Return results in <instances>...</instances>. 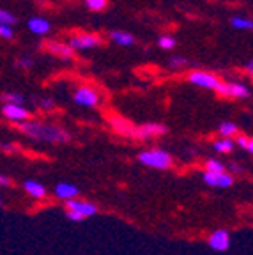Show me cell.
Wrapping results in <instances>:
<instances>
[{
    "instance_id": "7c38bea8",
    "label": "cell",
    "mask_w": 253,
    "mask_h": 255,
    "mask_svg": "<svg viewBox=\"0 0 253 255\" xmlns=\"http://www.w3.org/2000/svg\"><path fill=\"white\" fill-rule=\"evenodd\" d=\"M44 46H48V50H50L53 55L60 57V59H73V55H75V50H73L69 44L59 43V41H48Z\"/></svg>"
},
{
    "instance_id": "8fae6325",
    "label": "cell",
    "mask_w": 253,
    "mask_h": 255,
    "mask_svg": "<svg viewBox=\"0 0 253 255\" xmlns=\"http://www.w3.org/2000/svg\"><path fill=\"white\" fill-rule=\"evenodd\" d=\"M166 133V128L163 124H154V123H149V124H143L140 126L134 135L140 136V138H149V136H159V135H165Z\"/></svg>"
},
{
    "instance_id": "ba28073f",
    "label": "cell",
    "mask_w": 253,
    "mask_h": 255,
    "mask_svg": "<svg viewBox=\"0 0 253 255\" xmlns=\"http://www.w3.org/2000/svg\"><path fill=\"white\" fill-rule=\"evenodd\" d=\"M73 100L82 107H96L99 103V94L92 87H80L73 96Z\"/></svg>"
},
{
    "instance_id": "484cf974",
    "label": "cell",
    "mask_w": 253,
    "mask_h": 255,
    "mask_svg": "<svg viewBox=\"0 0 253 255\" xmlns=\"http://www.w3.org/2000/svg\"><path fill=\"white\" fill-rule=\"evenodd\" d=\"M0 37H4V39H12L14 37V30H12L11 25L0 23Z\"/></svg>"
},
{
    "instance_id": "4316f807",
    "label": "cell",
    "mask_w": 253,
    "mask_h": 255,
    "mask_svg": "<svg viewBox=\"0 0 253 255\" xmlns=\"http://www.w3.org/2000/svg\"><path fill=\"white\" fill-rule=\"evenodd\" d=\"M238 145H241L243 149H246L248 152H252L253 151V142H252V138H248V136H238Z\"/></svg>"
},
{
    "instance_id": "277c9868",
    "label": "cell",
    "mask_w": 253,
    "mask_h": 255,
    "mask_svg": "<svg viewBox=\"0 0 253 255\" xmlns=\"http://www.w3.org/2000/svg\"><path fill=\"white\" fill-rule=\"evenodd\" d=\"M101 44V37L96 34H76L69 39V46L73 50H89Z\"/></svg>"
},
{
    "instance_id": "52a82bcc",
    "label": "cell",
    "mask_w": 253,
    "mask_h": 255,
    "mask_svg": "<svg viewBox=\"0 0 253 255\" xmlns=\"http://www.w3.org/2000/svg\"><path fill=\"white\" fill-rule=\"evenodd\" d=\"M2 114H4L5 119L14 121V123H23V121L30 119V112L21 107V105L5 103L4 107H2Z\"/></svg>"
},
{
    "instance_id": "44dd1931",
    "label": "cell",
    "mask_w": 253,
    "mask_h": 255,
    "mask_svg": "<svg viewBox=\"0 0 253 255\" xmlns=\"http://www.w3.org/2000/svg\"><path fill=\"white\" fill-rule=\"evenodd\" d=\"M232 27L234 28H252L253 27V23H252V20H248V18H241V16H236V18H232Z\"/></svg>"
},
{
    "instance_id": "4fadbf2b",
    "label": "cell",
    "mask_w": 253,
    "mask_h": 255,
    "mask_svg": "<svg viewBox=\"0 0 253 255\" xmlns=\"http://www.w3.org/2000/svg\"><path fill=\"white\" fill-rule=\"evenodd\" d=\"M28 28H30L34 34H37V36H46L48 32H50V28H52V25H50V21L44 20V18H30L28 20Z\"/></svg>"
},
{
    "instance_id": "ac0fdd59",
    "label": "cell",
    "mask_w": 253,
    "mask_h": 255,
    "mask_svg": "<svg viewBox=\"0 0 253 255\" xmlns=\"http://www.w3.org/2000/svg\"><path fill=\"white\" fill-rule=\"evenodd\" d=\"M214 149H216L218 152H232L234 142L230 140V136H223L222 140L214 142Z\"/></svg>"
},
{
    "instance_id": "2e32d148",
    "label": "cell",
    "mask_w": 253,
    "mask_h": 255,
    "mask_svg": "<svg viewBox=\"0 0 253 255\" xmlns=\"http://www.w3.org/2000/svg\"><path fill=\"white\" fill-rule=\"evenodd\" d=\"M112 126H114L119 133H124V135H131V133H134L133 126L129 124V121L123 119V117H112Z\"/></svg>"
},
{
    "instance_id": "9a60e30c",
    "label": "cell",
    "mask_w": 253,
    "mask_h": 255,
    "mask_svg": "<svg viewBox=\"0 0 253 255\" xmlns=\"http://www.w3.org/2000/svg\"><path fill=\"white\" fill-rule=\"evenodd\" d=\"M23 188L27 190L28 195L36 197V199H43V197L46 195V188L41 183H37V181H25Z\"/></svg>"
},
{
    "instance_id": "836d02e7",
    "label": "cell",
    "mask_w": 253,
    "mask_h": 255,
    "mask_svg": "<svg viewBox=\"0 0 253 255\" xmlns=\"http://www.w3.org/2000/svg\"><path fill=\"white\" fill-rule=\"evenodd\" d=\"M232 170H234V172H241V168H239L238 165H232Z\"/></svg>"
},
{
    "instance_id": "ffe728a7",
    "label": "cell",
    "mask_w": 253,
    "mask_h": 255,
    "mask_svg": "<svg viewBox=\"0 0 253 255\" xmlns=\"http://www.w3.org/2000/svg\"><path fill=\"white\" fill-rule=\"evenodd\" d=\"M218 131H220V135L222 136H232L234 133L238 131V126H236L234 123H222Z\"/></svg>"
},
{
    "instance_id": "4dcf8cb0",
    "label": "cell",
    "mask_w": 253,
    "mask_h": 255,
    "mask_svg": "<svg viewBox=\"0 0 253 255\" xmlns=\"http://www.w3.org/2000/svg\"><path fill=\"white\" fill-rule=\"evenodd\" d=\"M9 184H11V179L5 175H0V186H9Z\"/></svg>"
},
{
    "instance_id": "603a6c76",
    "label": "cell",
    "mask_w": 253,
    "mask_h": 255,
    "mask_svg": "<svg viewBox=\"0 0 253 255\" xmlns=\"http://www.w3.org/2000/svg\"><path fill=\"white\" fill-rule=\"evenodd\" d=\"M0 23L4 25H14L16 23V16L12 12L5 11V9H0Z\"/></svg>"
},
{
    "instance_id": "f1b7e54d",
    "label": "cell",
    "mask_w": 253,
    "mask_h": 255,
    "mask_svg": "<svg viewBox=\"0 0 253 255\" xmlns=\"http://www.w3.org/2000/svg\"><path fill=\"white\" fill-rule=\"evenodd\" d=\"M182 64H186V60L181 59V57H175V59H172V66H175V68H177V66H182Z\"/></svg>"
},
{
    "instance_id": "cb8c5ba5",
    "label": "cell",
    "mask_w": 253,
    "mask_h": 255,
    "mask_svg": "<svg viewBox=\"0 0 253 255\" xmlns=\"http://www.w3.org/2000/svg\"><path fill=\"white\" fill-rule=\"evenodd\" d=\"M206 170L207 172H223L225 170V165L216 161V159H207L206 161Z\"/></svg>"
},
{
    "instance_id": "f546056e",
    "label": "cell",
    "mask_w": 253,
    "mask_h": 255,
    "mask_svg": "<svg viewBox=\"0 0 253 255\" xmlns=\"http://www.w3.org/2000/svg\"><path fill=\"white\" fill-rule=\"evenodd\" d=\"M30 64L32 62L28 59H21V60H18V64H16V66H20V68H28Z\"/></svg>"
},
{
    "instance_id": "30bf717a",
    "label": "cell",
    "mask_w": 253,
    "mask_h": 255,
    "mask_svg": "<svg viewBox=\"0 0 253 255\" xmlns=\"http://www.w3.org/2000/svg\"><path fill=\"white\" fill-rule=\"evenodd\" d=\"M209 247L216 252H225L230 248V234L227 231H216L211 234L209 238Z\"/></svg>"
},
{
    "instance_id": "3957f363",
    "label": "cell",
    "mask_w": 253,
    "mask_h": 255,
    "mask_svg": "<svg viewBox=\"0 0 253 255\" xmlns=\"http://www.w3.org/2000/svg\"><path fill=\"white\" fill-rule=\"evenodd\" d=\"M214 91L225 98H250V89L243 84H223L220 80V84L216 85Z\"/></svg>"
},
{
    "instance_id": "6da1fadb",
    "label": "cell",
    "mask_w": 253,
    "mask_h": 255,
    "mask_svg": "<svg viewBox=\"0 0 253 255\" xmlns=\"http://www.w3.org/2000/svg\"><path fill=\"white\" fill-rule=\"evenodd\" d=\"M20 129L25 135L30 136V138L43 140V142H50V143H62V142H69V140H71L69 133H66L64 129H60V128L50 126V124L23 121V123L20 124Z\"/></svg>"
},
{
    "instance_id": "83f0119b",
    "label": "cell",
    "mask_w": 253,
    "mask_h": 255,
    "mask_svg": "<svg viewBox=\"0 0 253 255\" xmlns=\"http://www.w3.org/2000/svg\"><path fill=\"white\" fill-rule=\"evenodd\" d=\"M67 218L73 220V222H82L83 216L80 215V213H76V211H67Z\"/></svg>"
},
{
    "instance_id": "1f68e13d",
    "label": "cell",
    "mask_w": 253,
    "mask_h": 255,
    "mask_svg": "<svg viewBox=\"0 0 253 255\" xmlns=\"http://www.w3.org/2000/svg\"><path fill=\"white\" fill-rule=\"evenodd\" d=\"M41 107H43V108H52V101H50V100H43V101H41Z\"/></svg>"
},
{
    "instance_id": "7402d4cb",
    "label": "cell",
    "mask_w": 253,
    "mask_h": 255,
    "mask_svg": "<svg viewBox=\"0 0 253 255\" xmlns=\"http://www.w3.org/2000/svg\"><path fill=\"white\" fill-rule=\"evenodd\" d=\"M85 5L91 11H103L108 5V0H85Z\"/></svg>"
},
{
    "instance_id": "5bb4252c",
    "label": "cell",
    "mask_w": 253,
    "mask_h": 255,
    "mask_svg": "<svg viewBox=\"0 0 253 255\" xmlns=\"http://www.w3.org/2000/svg\"><path fill=\"white\" fill-rule=\"evenodd\" d=\"M55 193H57V197H60V199H64V200H67V199H75V197L78 195V188H76L75 184L60 183V184H57Z\"/></svg>"
},
{
    "instance_id": "d6a6232c",
    "label": "cell",
    "mask_w": 253,
    "mask_h": 255,
    "mask_svg": "<svg viewBox=\"0 0 253 255\" xmlns=\"http://www.w3.org/2000/svg\"><path fill=\"white\" fill-rule=\"evenodd\" d=\"M252 69H253V64H252V62H248V66H246V71H248L250 75H252Z\"/></svg>"
},
{
    "instance_id": "9c48e42d",
    "label": "cell",
    "mask_w": 253,
    "mask_h": 255,
    "mask_svg": "<svg viewBox=\"0 0 253 255\" xmlns=\"http://www.w3.org/2000/svg\"><path fill=\"white\" fill-rule=\"evenodd\" d=\"M67 211H76L83 216V218H89V216H94L98 213V207L92 202H85V200H75V199H67L66 202Z\"/></svg>"
},
{
    "instance_id": "e575fe53",
    "label": "cell",
    "mask_w": 253,
    "mask_h": 255,
    "mask_svg": "<svg viewBox=\"0 0 253 255\" xmlns=\"http://www.w3.org/2000/svg\"><path fill=\"white\" fill-rule=\"evenodd\" d=\"M0 206H2V199H0Z\"/></svg>"
},
{
    "instance_id": "e0dca14e",
    "label": "cell",
    "mask_w": 253,
    "mask_h": 255,
    "mask_svg": "<svg viewBox=\"0 0 253 255\" xmlns=\"http://www.w3.org/2000/svg\"><path fill=\"white\" fill-rule=\"evenodd\" d=\"M110 37L115 41V43L123 44V46H129V44L134 43V37L131 36L129 32H123V30H114L110 34Z\"/></svg>"
},
{
    "instance_id": "8992f818",
    "label": "cell",
    "mask_w": 253,
    "mask_h": 255,
    "mask_svg": "<svg viewBox=\"0 0 253 255\" xmlns=\"http://www.w3.org/2000/svg\"><path fill=\"white\" fill-rule=\"evenodd\" d=\"M204 183L209 184V186L216 188H229L234 184V177L230 174L223 172H204Z\"/></svg>"
},
{
    "instance_id": "7a4b0ae2",
    "label": "cell",
    "mask_w": 253,
    "mask_h": 255,
    "mask_svg": "<svg viewBox=\"0 0 253 255\" xmlns=\"http://www.w3.org/2000/svg\"><path fill=\"white\" fill-rule=\"evenodd\" d=\"M138 161L145 165V167L165 170V168H168L172 165V156L166 151H161V149H150V151L140 152Z\"/></svg>"
},
{
    "instance_id": "5b68a950",
    "label": "cell",
    "mask_w": 253,
    "mask_h": 255,
    "mask_svg": "<svg viewBox=\"0 0 253 255\" xmlns=\"http://www.w3.org/2000/svg\"><path fill=\"white\" fill-rule=\"evenodd\" d=\"M193 85H198V87H204V89H216V85L220 84V78L213 73H207V71H193L190 76H188Z\"/></svg>"
},
{
    "instance_id": "d6986e66",
    "label": "cell",
    "mask_w": 253,
    "mask_h": 255,
    "mask_svg": "<svg viewBox=\"0 0 253 255\" xmlns=\"http://www.w3.org/2000/svg\"><path fill=\"white\" fill-rule=\"evenodd\" d=\"M2 101H4V103L21 105V103H25V96L18 94V92H5V94L2 96Z\"/></svg>"
},
{
    "instance_id": "d4e9b609",
    "label": "cell",
    "mask_w": 253,
    "mask_h": 255,
    "mask_svg": "<svg viewBox=\"0 0 253 255\" xmlns=\"http://www.w3.org/2000/svg\"><path fill=\"white\" fill-rule=\"evenodd\" d=\"M158 44L163 48V50H172V48L175 46V39L170 36H161L158 39Z\"/></svg>"
}]
</instances>
